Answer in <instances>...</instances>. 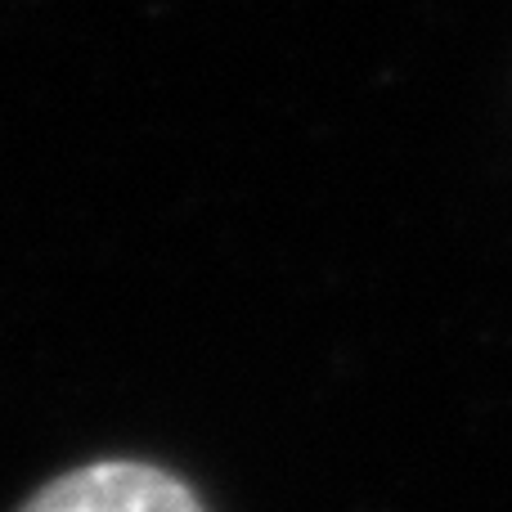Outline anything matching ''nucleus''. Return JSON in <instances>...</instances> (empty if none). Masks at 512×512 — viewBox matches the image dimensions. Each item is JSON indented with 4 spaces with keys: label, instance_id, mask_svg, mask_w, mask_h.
Instances as JSON below:
<instances>
[{
    "label": "nucleus",
    "instance_id": "obj_1",
    "mask_svg": "<svg viewBox=\"0 0 512 512\" xmlns=\"http://www.w3.org/2000/svg\"><path fill=\"white\" fill-rule=\"evenodd\" d=\"M18 512H207L203 499L158 463L99 459L45 481Z\"/></svg>",
    "mask_w": 512,
    "mask_h": 512
}]
</instances>
